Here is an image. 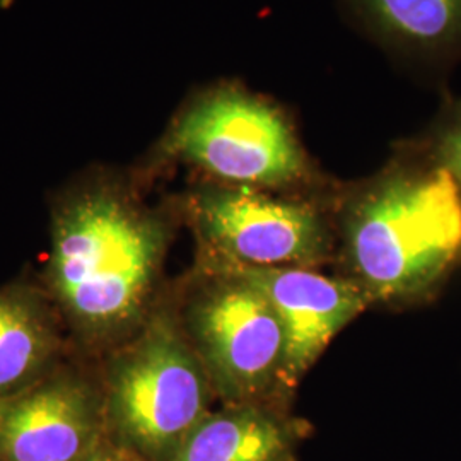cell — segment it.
<instances>
[{"mask_svg":"<svg viewBox=\"0 0 461 461\" xmlns=\"http://www.w3.org/2000/svg\"><path fill=\"white\" fill-rule=\"evenodd\" d=\"M340 226L352 280L371 303H428L461 267V188L417 139L342 194Z\"/></svg>","mask_w":461,"mask_h":461,"instance_id":"obj_1","label":"cell"},{"mask_svg":"<svg viewBox=\"0 0 461 461\" xmlns=\"http://www.w3.org/2000/svg\"><path fill=\"white\" fill-rule=\"evenodd\" d=\"M166 241L165 221L120 188L84 190L59 209L50 287L84 337L113 339L140 320Z\"/></svg>","mask_w":461,"mask_h":461,"instance_id":"obj_2","label":"cell"},{"mask_svg":"<svg viewBox=\"0 0 461 461\" xmlns=\"http://www.w3.org/2000/svg\"><path fill=\"white\" fill-rule=\"evenodd\" d=\"M215 392L173 316H152L110 366L106 438L137 461H171L211 413Z\"/></svg>","mask_w":461,"mask_h":461,"instance_id":"obj_3","label":"cell"},{"mask_svg":"<svg viewBox=\"0 0 461 461\" xmlns=\"http://www.w3.org/2000/svg\"><path fill=\"white\" fill-rule=\"evenodd\" d=\"M163 149L215 183L287 192L318 182L285 110L241 84H219L192 99Z\"/></svg>","mask_w":461,"mask_h":461,"instance_id":"obj_4","label":"cell"},{"mask_svg":"<svg viewBox=\"0 0 461 461\" xmlns=\"http://www.w3.org/2000/svg\"><path fill=\"white\" fill-rule=\"evenodd\" d=\"M207 280L188 299L182 327L224 403L285 400V339L270 301L243 276L207 265Z\"/></svg>","mask_w":461,"mask_h":461,"instance_id":"obj_5","label":"cell"},{"mask_svg":"<svg viewBox=\"0 0 461 461\" xmlns=\"http://www.w3.org/2000/svg\"><path fill=\"white\" fill-rule=\"evenodd\" d=\"M190 214L209 265L312 268L333 248L330 221L310 198L209 183L190 198Z\"/></svg>","mask_w":461,"mask_h":461,"instance_id":"obj_6","label":"cell"},{"mask_svg":"<svg viewBox=\"0 0 461 461\" xmlns=\"http://www.w3.org/2000/svg\"><path fill=\"white\" fill-rule=\"evenodd\" d=\"M106 438L103 392L72 375L0 398V461H84Z\"/></svg>","mask_w":461,"mask_h":461,"instance_id":"obj_7","label":"cell"},{"mask_svg":"<svg viewBox=\"0 0 461 461\" xmlns=\"http://www.w3.org/2000/svg\"><path fill=\"white\" fill-rule=\"evenodd\" d=\"M226 268L249 280L279 316L285 339L282 367V392L285 396L318 361L333 337L371 303L357 282L331 279L313 268Z\"/></svg>","mask_w":461,"mask_h":461,"instance_id":"obj_8","label":"cell"},{"mask_svg":"<svg viewBox=\"0 0 461 461\" xmlns=\"http://www.w3.org/2000/svg\"><path fill=\"white\" fill-rule=\"evenodd\" d=\"M398 62L441 86L461 64V0H342Z\"/></svg>","mask_w":461,"mask_h":461,"instance_id":"obj_9","label":"cell"},{"mask_svg":"<svg viewBox=\"0 0 461 461\" xmlns=\"http://www.w3.org/2000/svg\"><path fill=\"white\" fill-rule=\"evenodd\" d=\"M303 422L272 403H224L211 412L171 461H294Z\"/></svg>","mask_w":461,"mask_h":461,"instance_id":"obj_10","label":"cell"},{"mask_svg":"<svg viewBox=\"0 0 461 461\" xmlns=\"http://www.w3.org/2000/svg\"><path fill=\"white\" fill-rule=\"evenodd\" d=\"M55 350L49 320L26 297L0 294V398L33 384Z\"/></svg>","mask_w":461,"mask_h":461,"instance_id":"obj_11","label":"cell"},{"mask_svg":"<svg viewBox=\"0 0 461 461\" xmlns=\"http://www.w3.org/2000/svg\"><path fill=\"white\" fill-rule=\"evenodd\" d=\"M429 156L446 167L461 188V98L447 89L426 132L417 137Z\"/></svg>","mask_w":461,"mask_h":461,"instance_id":"obj_12","label":"cell"},{"mask_svg":"<svg viewBox=\"0 0 461 461\" xmlns=\"http://www.w3.org/2000/svg\"><path fill=\"white\" fill-rule=\"evenodd\" d=\"M84 461H137L131 455H127L123 449L113 445L108 438L86 458Z\"/></svg>","mask_w":461,"mask_h":461,"instance_id":"obj_13","label":"cell"},{"mask_svg":"<svg viewBox=\"0 0 461 461\" xmlns=\"http://www.w3.org/2000/svg\"><path fill=\"white\" fill-rule=\"evenodd\" d=\"M294 461H296V460H294Z\"/></svg>","mask_w":461,"mask_h":461,"instance_id":"obj_14","label":"cell"}]
</instances>
